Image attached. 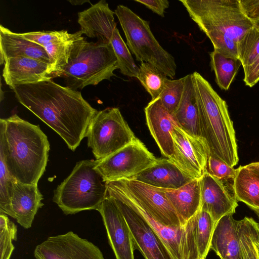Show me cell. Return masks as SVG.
<instances>
[{"mask_svg": "<svg viewBox=\"0 0 259 259\" xmlns=\"http://www.w3.org/2000/svg\"><path fill=\"white\" fill-rule=\"evenodd\" d=\"M17 101L57 133L74 151L98 111L81 93L52 79L10 88Z\"/></svg>", "mask_w": 259, "mask_h": 259, "instance_id": "6da1fadb", "label": "cell"}, {"mask_svg": "<svg viewBox=\"0 0 259 259\" xmlns=\"http://www.w3.org/2000/svg\"><path fill=\"white\" fill-rule=\"evenodd\" d=\"M0 149L8 169L17 181L34 185L45 171L50 144L38 125L17 114L0 119Z\"/></svg>", "mask_w": 259, "mask_h": 259, "instance_id": "7a4b0ae2", "label": "cell"}, {"mask_svg": "<svg viewBox=\"0 0 259 259\" xmlns=\"http://www.w3.org/2000/svg\"><path fill=\"white\" fill-rule=\"evenodd\" d=\"M192 20L211 41L213 50L238 59V44L254 26L240 0H180Z\"/></svg>", "mask_w": 259, "mask_h": 259, "instance_id": "3957f363", "label": "cell"}, {"mask_svg": "<svg viewBox=\"0 0 259 259\" xmlns=\"http://www.w3.org/2000/svg\"><path fill=\"white\" fill-rule=\"evenodd\" d=\"M192 75L199 101L201 137L207 142L209 156L234 167L239 158L227 103L200 73L194 72Z\"/></svg>", "mask_w": 259, "mask_h": 259, "instance_id": "277c9868", "label": "cell"}, {"mask_svg": "<svg viewBox=\"0 0 259 259\" xmlns=\"http://www.w3.org/2000/svg\"><path fill=\"white\" fill-rule=\"evenodd\" d=\"M117 69H119L117 59L110 43L89 42L81 35L74 41L67 63L50 76L62 77L66 87L81 90L87 85H95L103 80H109L115 75L114 71Z\"/></svg>", "mask_w": 259, "mask_h": 259, "instance_id": "5b68a950", "label": "cell"}, {"mask_svg": "<svg viewBox=\"0 0 259 259\" xmlns=\"http://www.w3.org/2000/svg\"><path fill=\"white\" fill-rule=\"evenodd\" d=\"M97 160L78 162L54 190L53 201L64 214L97 210L107 197V183L96 168Z\"/></svg>", "mask_w": 259, "mask_h": 259, "instance_id": "8992f818", "label": "cell"}, {"mask_svg": "<svg viewBox=\"0 0 259 259\" xmlns=\"http://www.w3.org/2000/svg\"><path fill=\"white\" fill-rule=\"evenodd\" d=\"M114 13L124 33L126 45L137 61L150 63L167 77L174 78L177 70L175 60L155 38L149 22L123 5L117 6Z\"/></svg>", "mask_w": 259, "mask_h": 259, "instance_id": "52a82bcc", "label": "cell"}, {"mask_svg": "<svg viewBox=\"0 0 259 259\" xmlns=\"http://www.w3.org/2000/svg\"><path fill=\"white\" fill-rule=\"evenodd\" d=\"M108 4L101 0L78 13L77 22L82 34L98 41L110 43L116 56L120 72L131 77H137L139 67L136 65L126 44L117 28L114 14Z\"/></svg>", "mask_w": 259, "mask_h": 259, "instance_id": "ba28073f", "label": "cell"}, {"mask_svg": "<svg viewBox=\"0 0 259 259\" xmlns=\"http://www.w3.org/2000/svg\"><path fill=\"white\" fill-rule=\"evenodd\" d=\"M107 195L131 207L150 226L165 245L173 259H197L192 218L184 226H166L155 220L116 181L107 183Z\"/></svg>", "mask_w": 259, "mask_h": 259, "instance_id": "9c48e42d", "label": "cell"}, {"mask_svg": "<svg viewBox=\"0 0 259 259\" xmlns=\"http://www.w3.org/2000/svg\"><path fill=\"white\" fill-rule=\"evenodd\" d=\"M86 137L88 147L97 160L110 155L137 138L116 107L98 111L89 124Z\"/></svg>", "mask_w": 259, "mask_h": 259, "instance_id": "30bf717a", "label": "cell"}, {"mask_svg": "<svg viewBox=\"0 0 259 259\" xmlns=\"http://www.w3.org/2000/svg\"><path fill=\"white\" fill-rule=\"evenodd\" d=\"M157 158L139 139L97 160L96 167L106 183L130 179L152 165Z\"/></svg>", "mask_w": 259, "mask_h": 259, "instance_id": "8fae6325", "label": "cell"}, {"mask_svg": "<svg viewBox=\"0 0 259 259\" xmlns=\"http://www.w3.org/2000/svg\"><path fill=\"white\" fill-rule=\"evenodd\" d=\"M174 153L169 158L193 179H200L207 170L209 150L202 137L191 135L177 124L171 132Z\"/></svg>", "mask_w": 259, "mask_h": 259, "instance_id": "7c38bea8", "label": "cell"}, {"mask_svg": "<svg viewBox=\"0 0 259 259\" xmlns=\"http://www.w3.org/2000/svg\"><path fill=\"white\" fill-rule=\"evenodd\" d=\"M115 181L155 220L166 226H184L162 188L132 179Z\"/></svg>", "mask_w": 259, "mask_h": 259, "instance_id": "4fadbf2b", "label": "cell"}, {"mask_svg": "<svg viewBox=\"0 0 259 259\" xmlns=\"http://www.w3.org/2000/svg\"><path fill=\"white\" fill-rule=\"evenodd\" d=\"M34 256L36 259H105L97 246L72 231L48 237L36 246Z\"/></svg>", "mask_w": 259, "mask_h": 259, "instance_id": "5bb4252c", "label": "cell"}, {"mask_svg": "<svg viewBox=\"0 0 259 259\" xmlns=\"http://www.w3.org/2000/svg\"><path fill=\"white\" fill-rule=\"evenodd\" d=\"M97 210L102 218L109 244L116 259H135L131 233L115 199L107 195Z\"/></svg>", "mask_w": 259, "mask_h": 259, "instance_id": "9a60e30c", "label": "cell"}, {"mask_svg": "<svg viewBox=\"0 0 259 259\" xmlns=\"http://www.w3.org/2000/svg\"><path fill=\"white\" fill-rule=\"evenodd\" d=\"M113 198L128 225L135 249L139 250L145 259H173L165 245L146 221L125 202Z\"/></svg>", "mask_w": 259, "mask_h": 259, "instance_id": "2e32d148", "label": "cell"}, {"mask_svg": "<svg viewBox=\"0 0 259 259\" xmlns=\"http://www.w3.org/2000/svg\"><path fill=\"white\" fill-rule=\"evenodd\" d=\"M233 182L220 181L207 170L201 178L200 209L207 212L215 224L223 217L236 211L238 201Z\"/></svg>", "mask_w": 259, "mask_h": 259, "instance_id": "e0dca14e", "label": "cell"}, {"mask_svg": "<svg viewBox=\"0 0 259 259\" xmlns=\"http://www.w3.org/2000/svg\"><path fill=\"white\" fill-rule=\"evenodd\" d=\"M50 75V64L25 57L6 59L2 74L10 88L52 79Z\"/></svg>", "mask_w": 259, "mask_h": 259, "instance_id": "ac0fdd59", "label": "cell"}, {"mask_svg": "<svg viewBox=\"0 0 259 259\" xmlns=\"http://www.w3.org/2000/svg\"><path fill=\"white\" fill-rule=\"evenodd\" d=\"M144 111L147 125L161 154L170 158L174 153L171 132L177 124L172 115L163 107L159 98L151 100Z\"/></svg>", "mask_w": 259, "mask_h": 259, "instance_id": "d6986e66", "label": "cell"}, {"mask_svg": "<svg viewBox=\"0 0 259 259\" xmlns=\"http://www.w3.org/2000/svg\"><path fill=\"white\" fill-rule=\"evenodd\" d=\"M37 184L28 185L16 180L10 198V215L25 229L30 228L44 203Z\"/></svg>", "mask_w": 259, "mask_h": 259, "instance_id": "ffe728a7", "label": "cell"}, {"mask_svg": "<svg viewBox=\"0 0 259 259\" xmlns=\"http://www.w3.org/2000/svg\"><path fill=\"white\" fill-rule=\"evenodd\" d=\"M150 186L163 189H178L193 179L182 170L169 158H157L155 162L132 177Z\"/></svg>", "mask_w": 259, "mask_h": 259, "instance_id": "44dd1931", "label": "cell"}, {"mask_svg": "<svg viewBox=\"0 0 259 259\" xmlns=\"http://www.w3.org/2000/svg\"><path fill=\"white\" fill-rule=\"evenodd\" d=\"M1 64L9 58L25 57L51 64L50 57L42 46L23 37L20 33L0 26Z\"/></svg>", "mask_w": 259, "mask_h": 259, "instance_id": "7402d4cb", "label": "cell"}, {"mask_svg": "<svg viewBox=\"0 0 259 259\" xmlns=\"http://www.w3.org/2000/svg\"><path fill=\"white\" fill-rule=\"evenodd\" d=\"M237 223L233 214H228L221 218L215 225L210 249L221 259H242Z\"/></svg>", "mask_w": 259, "mask_h": 259, "instance_id": "603a6c76", "label": "cell"}, {"mask_svg": "<svg viewBox=\"0 0 259 259\" xmlns=\"http://www.w3.org/2000/svg\"><path fill=\"white\" fill-rule=\"evenodd\" d=\"M177 124L188 133L201 137L199 101L192 73L185 76L181 102L172 115Z\"/></svg>", "mask_w": 259, "mask_h": 259, "instance_id": "cb8c5ba5", "label": "cell"}, {"mask_svg": "<svg viewBox=\"0 0 259 259\" xmlns=\"http://www.w3.org/2000/svg\"><path fill=\"white\" fill-rule=\"evenodd\" d=\"M183 225L200 209L201 178L193 179L176 189L162 188Z\"/></svg>", "mask_w": 259, "mask_h": 259, "instance_id": "d4e9b609", "label": "cell"}, {"mask_svg": "<svg viewBox=\"0 0 259 259\" xmlns=\"http://www.w3.org/2000/svg\"><path fill=\"white\" fill-rule=\"evenodd\" d=\"M233 189L238 201L259 209V177L245 165L236 169Z\"/></svg>", "mask_w": 259, "mask_h": 259, "instance_id": "484cf974", "label": "cell"}, {"mask_svg": "<svg viewBox=\"0 0 259 259\" xmlns=\"http://www.w3.org/2000/svg\"><path fill=\"white\" fill-rule=\"evenodd\" d=\"M209 55L210 66L214 73L217 84L221 90H228L241 65L240 61L214 50Z\"/></svg>", "mask_w": 259, "mask_h": 259, "instance_id": "4316f807", "label": "cell"}, {"mask_svg": "<svg viewBox=\"0 0 259 259\" xmlns=\"http://www.w3.org/2000/svg\"><path fill=\"white\" fill-rule=\"evenodd\" d=\"M192 218L199 257L205 259L210 249V242L215 223L207 212L200 208Z\"/></svg>", "mask_w": 259, "mask_h": 259, "instance_id": "83f0119b", "label": "cell"}, {"mask_svg": "<svg viewBox=\"0 0 259 259\" xmlns=\"http://www.w3.org/2000/svg\"><path fill=\"white\" fill-rule=\"evenodd\" d=\"M237 230L242 259H259L255 245L259 236V224L245 217L238 221Z\"/></svg>", "mask_w": 259, "mask_h": 259, "instance_id": "f1b7e54d", "label": "cell"}, {"mask_svg": "<svg viewBox=\"0 0 259 259\" xmlns=\"http://www.w3.org/2000/svg\"><path fill=\"white\" fill-rule=\"evenodd\" d=\"M137 78L151 96V100L159 97L168 78L154 66L146 62L141 63Z\"/></svg>", "mask_w": 259, "mask_h": 259, "instance_id": "f546056e", "label": "cell"}, {"mask_svg": "<svg viewBox=\"0 0 259 259\" xmlns=\"http://www.w3.org/2000/svg\"><path fill=\"white\" fill-rule=\"evenodd\" d=\"M238 54L243 70L250 66L259 56V30L254 26L239 42Z\"/></svg>", "mask_w": 259, "mask_h": 259, "instance_id": "4dcf8cb0", "label": "cell"}, {"mask_svg": "<svg viewBox=\"0 0 259 259\" xmlns=\"http://www.w3.org/2000/svg\"><path fill=\"white\" fill-rule=\"evenodd\" d=\"M185 76L178 79L167 78L159 97L165 109L172 115L178 108L182 98Z\"/></svg>", "mask_w": 259, "mask_h": 259, "instance_id": "1f68e13d", "label": "cell"}, {"mask_svg": "<svg viewBox=\"0 0 259 259\" xmlns=\"http://www.w3.org/2000/svg\"><path fill=\"white\" fill-rule=\"evenodd\" d=\"M17 226L7 214H0V259H10L15 247L13 240H17Z\"/></svg>", "mask_w": 259, "mask_h": 259, "instance_id": "d6a6232c", "label": "cell"}, {"mask_svg": "<svg viewBox=\"0 0 259 259\" xmlns=\"http://www.w3.org/2000/svg\"><path fill=\"white\" fill-rule=\"evenodd\" d=\"M207 171L215 178L223 182L233 181L236 169L223 161L209 156L208 159Z\"/></svg>", "mask_w": 259, "mask_h": 259, "instance_id": "836d02e7", "label": "cell"}, {"mask_svg": "<svg viewBox=\"0 0 259 259\" xmlns=\"http://www.w3.org/2000/svg\"><path fill=\"white\" fill-rule=\"evenodd\" d=\"M20 34L25 38L44 48V46L48 43L67 37L70 33L66 30H63L61 31H33Z\"/></svg>", "mask_w": 259, "mask_h": 259, "instance_id": "e575fe53", "label": "cell"}, {"mask_svg": "<svg viewBox=\"0 0 259 259\" xmlns=\"http://www.w3.org/2000/svg\"><path fill=\"white\" fill-rule=\"evenodd\" d=\"M243 81L246 85L250 88L259 81V56L250 66L244 70Z\"/></svg>", "mask_w": 259, "mask_h": 259, "instance_id": "d590c367", "label": "cell"}, {"mask_svg": "<svg viewBox=\"0 0 259 259\" xmlns=\"http://www.w3.org/2000/svg\"><path fill=\"white\" fill-rule=\"evenodd\" d=\"M245 15L253 23L259 20V0H240Z\"/></svg>", "mask_w": 259, "mask_h": 259, "instance_id": "8d00e7d4", "label": "cell"}, {"mask_svg": "<svg viewBox=\"0 0 259 259\" xmlns=\"http://www.w3.org/2000/svg\"><path fill=\"white\" fill-rule=\"evenodd\" d=\"M141 3L159 16L164 17L166 9L169 7V2L167 0H135Z\"/></svg>", "mask_w": 259, "mask_h": 259, "instance_id": "74e56055", "label": "cell"}, {"mask_svg": "<svg viewBox=\"0 0 259 259\" xmlns=\"http://www.w3.org/2000/svg\"><path fill=\"white\" fill-rule=\"evenodd\" d=\"M245 166L259 177V162H252Z\"/></svg>", "mask_w": 259, "mask_h": 259, "instance_id": "f35d334b", "label": "cell"}, {"mask_svg": "<svg viewBox=\"0 0 259 259\" xmlns=\"http://www.w3.org/2000/svg\"><path fill=\"white\" fill-rule=\"evenodd\" d=\"M255 245L256 247V249L257 250V254L259 258V236L257 237V238L256 239L255 241Z\"/></svg>", "mask_w": 259, "mask_h": 259, "instance_id": "ab89813d", "label": "cell"}, {"mask_svg": "<svg viewBox=\"0 0 259 259\" xmlns=\"http://www.w3.org/2000/svg\"><path fill=\"white\" fill-rule=\"evenodd\" d=\"M254 212V213L256 214V215H257L258 220H259V209H257V208H251Z\"/></svg>", "mask_w": 259, "mask_h": 259, "instance_id": "60d3db41", "label": "cell"}, {"mask_svg": "<svg viewBox=\"0 0 259 259\" xmlns=\"http://www.w3.org/2000/svg\"><path fill=\"white\" fill-rule=\"evenodd\" d=\"M254 27L259 30V20L254 22Z\"/></svg>", "mask_w": 259, "mask_h": 259, "instance_id": "b9f144b4", "label": "cell"}, {"mask_svg": "<svg viewBox=\"0 0 259 259\" xmlns=\"http://www.w3.org/2000/svg\"><path fill=\"white\" fill-rule=\"evenodd\" d=\"M197 259H203V258H197Z\"/></svg>", "mask_w": 259, "mask_h": 259, "instance_id": "7bdbcfd3", "label": "cell"}]
</instances>
